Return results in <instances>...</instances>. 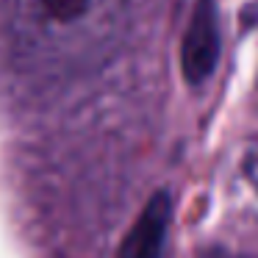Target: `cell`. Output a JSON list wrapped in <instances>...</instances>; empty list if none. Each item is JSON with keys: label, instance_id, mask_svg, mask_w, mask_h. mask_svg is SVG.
I'll return each instance as SVG.
<instances>
[{"label": "cell", "instance_id": "cell-1", "mask_svg": "<svg viewBox=\"0 0 258 258\" xmlns=\"http://www.w3.org/2000/svg\"><path fill=\"white\" fill-rule=\"evenodd\" d=\"M20 56L42 73L103 61L128 25V0H9Z\"/></svg>", "mask_w": 258, "mask_h": 258}, {"label": "cell", "instance_id": "cell-2", "mask_svg": "<svg viewBox=\"0 0 258 258\" xmlns=\"http://www.w3.org/2000/svg\"><path fill=\"white\" fill-rule=\"evenodd\" d=\"M219 58V25H217V9L211 0H200L191 14L189 31L183 36V50L180 64L189 84H203L214 73Z\"/></svg>", "mask_w": 258, "mask_h": 258}, {"label": "cell", "instance_id": "cell-3", "mask_svg": "<svg viewBox=\"0 0 258 258\" xmlns=\"http://www.w3.org/2000/svg\"><path fill=\"white\" fill-rule=\"evenodd\" d=\"M172 217V200L167 191H158L147 200L145 211L128 230L117 258H161L164 241H167V228Z\"/></svg>", "mask_w": 258, "mask_h": 258}, {"label": "cell", "instance_id": "cell-4", "mask_svg": "<svg viewBox=\"0 0 258 258\" xmlns=\"http://www.w3.org/2000/svg\"><path fill=\"white\" fill-rule=\"evenodd\" d=\"M244 172L250 178V183L258 189V139L247 147V156H244Z\"/></svg>", "mask_w": 258, "mask_h": 258}, {"label": "cell", "instance_id": "cell-5", "mask_svg": "<svg viewBox=\"0 0 258 258\" xmlns=\"http://www.w3.org/2000/svg\"><path fill=\"white\" fill-rule=\"evenodd\" d=\"M200 258H258L250 252H230V250H206Z\"/></svg>", "mask_w": 258, "mask_h": 258}]
</instances>
